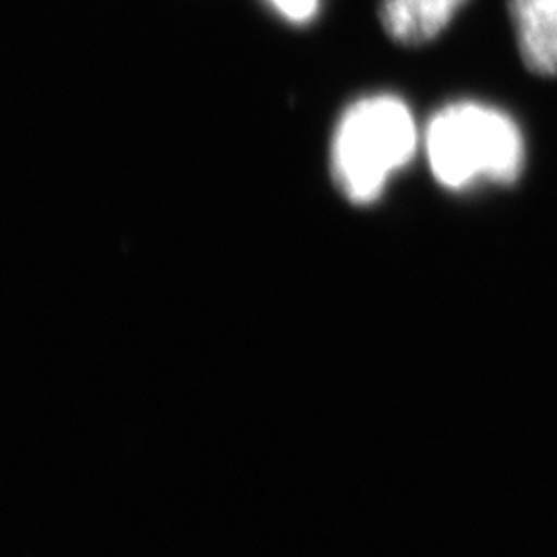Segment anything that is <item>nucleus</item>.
<instances>
[{
    "mask_svg": "<svg viewBox=\"0 0 557 557\" xmlns=\"http://www.w3.org/2000/svg\"><path fill=\"white\" fill-rule=\"evenodd\" d=\"M430 170L440 186L467 190L479 182L510 186L524 170V137L517 120L481 101H453L423 133Z\"/></svg>",
    "mask_w": 557,
    "mask_h": 557,
    "instance_id": "obj_1",
    "label": "nucleus"
},
{
    "mask_svg": "<svg viewBox=\"0 0 557 557\" xmlns=\"http://www.w3.org/2000/svg\"><path fill=\"white\" fill-rule=\"evenodd\" d=\"M418 147V122L405 101L391 94L366 96L338 119L331 145L333 182L349 202L368 207L411 163Z\"/></svg>",
    "mask_w": 557,
    "mask_h": 557,
    "instance_id": "obj_2",
    "label": "nucleus"
},
{
    "mask_svg": "<svg viewBox=\"0 0 557 557\" xmlns=\"http://www.w3.org/2000/svg\"><path fill=\"white\" fill-rule=\"evenodd\" d=\"M510 15L527 69L557 77V0H510Z\"/></svg>",
    "mask_w": 557,
    "mask_h": 557,
    "instance_id": "obj_3",
    "label": "nucleus"
},
{
    "mask_svg": "<svg viewBox=\"0 0 557 557\" xmlns=\"http://www.w3.org/2000/svg\"><path fill=\"white\" fill-rule=\"evenodd\" d=\"M469 0H382L380 21L384 32L407 46L438 38Z\"/></svg>",
    "mask_w": 557,
    "mask_h": 557,
    "instance_id": "obj_4",
    "label": "nucleus"
},
{
    "mask_svg": "<svg viewBox=\"0 0 557 557\" xmlns=\"http://www.w3.org/2000/svg\"><path fill=\"white\" fill-rule=\"evenodd\" d=\"M278 17L292 25H308L319 17L320 0H264Z\"/></svg>",
    "mask_w": 557,
    "mask_h": 557,
    "instance_id": "obj_5",
    "label": "nucleus"
}]
</instances>
